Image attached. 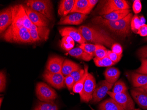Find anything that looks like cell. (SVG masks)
<instances>
[{
  "label": "cell",
  "mask_w": 147,
  "mask_h": 110,
  "mask_svg": "<svg viewBox=\"0 0 147 110\" xmlns=\"http://www.w3.org/2000/svg\"><path fill=\"white\" fill-rule=\"evenodd\" d=\"M61 46L63 50L69 52L74 49L75 40L69 36H64L61 40Z\"/></svg>",
  "instance_id": "28"
},
{
  "label": "cell",
  "mask_w": 147,
  "mask_h": 110,
  "mask_svg": "<svg viewBox=\"0 0 147 110\" xmlns=\"http://www.w3.org/2000/svg\"><path fill=\"white\" fill-rule=\"evenodd\" d=\"M34 110H38V109H36V108H35V109H34Z\"/></svg>",
  "instance_id": "53"
},
{
  "label": "cell",
  "mask_w": 147,
  "mask_h": 110,
  "mask_svg": "<svg viewBox=\"0 0 147 110\" xmlns=\"http://www.w3.org/2000/svg\"><path fill=\"white\" fill-rule=\"evenodd\" d=\"M141 66L136 71V72L147 75V59H141Z\"/></svg>",
  "instance_id": "35"
},
{
  "label": "cell",
  "mask_w": 147,
  "mask_h": 110,
  "mask_svg": "<svg viewBox=\"0 0 147 110\" xmlns=\"http://www.w3.org/2000/svg\"><path fill=\"white\" fill-rule=\"evenodd\" d=\"M81 68L78 64L69 59H65L63 65L61 73L64 77L70 75L71 73Z\"/></svg>",
  "instance_id": "24"
},
{
  "label": "cell",
  "mask_w": 147,
  "mask_h": 110,
  "mask_svg": "<svg viewBox=\"0 0 147 110\" xmlns=\"http://www.w3.org/2000/svg\"><path fill=\"white\" fill-rule=\"evenodd\" d=\"M29 30L32 43L45 41L48 39L50 30L47 26H38L33 24Z\"/></svg>",
  "instance_id": "10"
},
{
  "label": "cell",
  "mask_w": 147,
  "mask_h": 110,
  "mask_svg": "<svg viewBox=\"0 0 147 110\" xmlns=\"http://www.w3.org/2000/svg\"><path fill=\"white\" fill-rule=\"evenodd\" d=\"M6 86V78L4 72L1 71L0 72V91H5Z\"/></svg>",
  "instance_id": "37"
},
{
  "label": "cell",
  "mask_w": 147,
  "mask_h": 110,
  "mask_svg": "<svg viewBox=\"0 0 147 110\" xmlns=\"http://www.w3.org/2000/svg\"><path fill=\"white\" fill-rule=\"evenodd\" d=\"M130 92L137 104L143 109L147 110V94L136 88L131 90Z\"/></svg>",
  "instance_id": "18"
},
{
  "label": "cell",
  "mask_w": 147,
  "mask_h": 110,
  "mask_svg": "<svg viewBox=\"0 0 147 110\" xmlns=\"http://www.w3.org/2000/svg\"><path fill=\"white\" fill-rule=\"evenodd\" d=\"M3 97H1L0 98V105H1V104H2V101H3Z\"/></svg>",
  "instance_id": "49"
},
{
  "label": "cell",
  "mask_w": 147,
  "mask_h": 110,
  "mask_svg": "<svg viewBox=\"0 0 147 110\" xmlns=\"http://www.w3.org/2000/svg\"><path fill=\"white\" fill-rule=\"evenodd\" d=\"M131 12L130 9L119 10L102 16V18L109 20H118L125 18Z\"/></svg>",
  "instance_id": "22"
},
{
  "label": "cell",
  "mask_w": 147,
  "mask_h": 110,
  "mask_svg": "<svg viewBox=\"0 0 147 110\" xmlns=\"http://www.w3.org/2000/svg\"><path fill=\"white\" fill-rule=\"evenodd\" d=\"M127 87L125 83L122 80H119L115 84L114 87L112 89V92L115 94L121 93L127 91Z\"/></svg>",
  "instance_id": "29"
},
{
  "label": "cell",
  "mask_w": 147,
  "mask_h": 110,
  "mask_svg": "<svg viewBox=\"0 0 147 110\" xmlns=\"http://www.w3.org/2000/svg\"><path fill=\"white\" fill-rule=\"evenodd\" d=\"M99 110H125L112 98L101 103L98 106Z\"/></svg>",
  "instance_id": "25"
},
{
  "label": "cell",
  "mask_w": 147,
  "mask_h": 110,
  "mask_svg": "<svg viewBox=\"0 0 147 110\" xmlns=\"http://www.w3.org/2000/svg\"><path fill=\"white\" fill-rule=\"evenodd\" d=\"M101 61L103 67H111L115 64V63L113 62L107 56L101 59Z\"/></svg>",
  "instance_id": "42"
},
{
  "label": "cell",
  "mask_w": 147,
  "mask_h": 110,
  "mask_svg": "<svg viewBox=\"0 0 147 110\" xmlns=\"http://www.w3.org/2000/svg\"><path fill=\"white\" fill-rule=\"evenodd\" d=\"M24 8L29 19L33 24L38 26H49V20L45 16L26 6L24 5Z\"/></svg>",
  "instance_id": "13"
},
{
  "label": "cell",
  "mask_w": 147,
  "mask_h": 110,
  "mask_svg": "<svg viewBox=\"0 0 147 110\" xmlns=\"http://www.w3.org/2000/svg\"><path fill=\"white\" fill-rule=\"evenodd\" d=\"M83 49L85 52L91 55L92 57L95 56V54L97 48V45L92 44L85 43L80 45L79 47Z\"/></svg>",
  "instance_id": "30"
},
{
  "label": "cell",
  "mask_w": 147,
  "mask_h": 110,
  "mask_svg": "<svg viewBox=\"0 0 147 110\" xmlns=\"http://www.w3.org/2000/svg\"><path fill=\"white\" fill-rule=\"evenodd\" d=\"M111 51L119 55H122L123 53V48L118 43H115L113 45L111 48Z\"/></svg>",
  "instance_id": "40"
},
{
  "label": "cell",
  "mask_w": 147,
  "mask_h": 110,
  "mask_svg": "<svg viewBox=\"0 0 147 110\" xmlns=\"http://www.w3.org/2000/svg\"><path fill=\"white\" fill-rule=\"evenodd\" d=\"M13 21L12 24L24 26L30 30L33 25L26 12L24 5H16L12 6Z\"/></svg>",
  "instance_id": "5"
},
{
  "label": "cell",
  "mask_w": 147,
  "mask_h": 110,
  "mask_svg": "<svg viewBox=\"0 0 147 110\" xmlns=\"http://www.w3.org/2000/svg\"><path fill=\"white\" fill-rule=\"evenodd\" d=\"M94 62L95 64L97 67H102V63H101V59L97 58L95 57L93 59Z\"/></svg>",
  "instance_id": "45"
},
{
  "label": "cell",
  "mask_w": 147,
  "mask_h": 110,
  "mask_svg": "<svg viewBox=\"0 0 147 110\" xmlns=\"http://www.w3.org/2000/svg\"><path fill=\"white\" fill-rule=\"evenodd\" d=\"M58 107L57 105H56V104H54V105H53V106L52 107V108H51L50 110H58Z\"/></svg>",
  "instance_id": "48"
},
{
  "label": "cell",
  "mask_w": 147,
  "mask_h": 110,
  "mask_svg": "<svg viewBox=\"0 0 147 110\" xmlns=\"http://www.w3.org/2000/svg\"><path fill=\"white\" fill-rule=\"evenodd\" d=\"M64 82L69 90H71V89H73V88L76 83L73 78L71 75L65 77Z\"/></svg>",
  "instance_id": "38"
},
{
  "label": "cell",
  "mask_w": 147,
  "mask_h": 110,
  "mask_svg": "<svg viewBox=\"0 0 147 110\" xmlns=\"http://www.w3.org/2000/svg\"><path fill=\"white\" fill-rule=\"evenodd\" d=\"M36 93L37 98L42 102H54L57 97L55 90L44 82H39L36 85Z\"/></svg>",
  "instance_id": "7"
},
{
  "label": "cell",
  "mask_w": 147,
  "mask_h": 110,
  "mask_svg": "<svg viewBox=\"0 0 147 110\" xmlns=\"http://www.w3.org/2000/svg\"><path fill=\"white\" fill-rule=\"evenodd\" d=\"M6 42L19 44L32 43L29 30L24 26L11 24L1 35Z\"/></svg>",
  "instance_id": "3"
},
{
  "label": "cell",
  "mask_w": 147,
  "mask_h": 110,
  "mask_svg": "<svg viewBox=\"0 0 147 110\" xmlns=\"http://www.w3.org/2000/svg\"><path fill=\"white\" fill-rule=\"evenodd\" d=\"M137 89H138L139 90L143 92H145L146 94H147V84L144 85V86H142L140 87L139 88H136Z\"/></svg>",
  "instance_id": "46"
},
{
  "label": "cell",
  "mask_w": 147,
  "mask_h": 110,
  "mask_svg": "<svg viewBox=\"0 0 147 110\" xmlns=\"http://www.w3.org/2000/svg\"><path fill=\"white\" fill-rule=\"evenodd\" d=\"M144 41L145 42H147V36L145 38V39H144Z\"/></svg>",
  "instance_id": "50"
},
{
  "label": "cell",
  "mask_w": 147,
  "mask_h": 110,
  "mask_svg": "<svg viewBox=\"0 0 147 110\" xmlns=\"http://www.w3.org/2000/svg\"><path fill=\"white\" fill-rule=\"evenodd\" d=\"M106 81L111 84H114L119 77L120 72L117 68L109 67L105 72Z\"/></svg>",
  "instance_id": "23"
},
{
  "label": "cell",
  "mask_w": 147,
  "mask_h": 110,
  "mask_svg": "<svg viewBox=\"0 0 147 110\" xmlns=\"http://www.w3.org/2000/svg\"><path fill=\"white\" fill-rule=\"evenodd\" d=\"M68 53L72 57L80 59L86 61H90L93 57L91 55L85 52L80 47L74 48L68 52Z\"/></svg>",
  "instance_id": "26"
},
{
  "label": "cell",
  "mask_w": 147,
  "mask_h": 110,
  "mask_svg": "<svg viewBox=\"0 0 147 110\" xmlns=\"http://www.w3.org/2000/svg\"><path fill=\"white\" fill-rule=\"evenodd\" d=\"M59 32L62 37L69 36L81 45L86 43V42L78 29L73 27H65L59 30Z\"/></svg>",
  "instance_id": "15"
},
{
  "label": "cell",
  "mask_w": 147,
  "mask_h": 110,
  "mask_svg": "<svg viewBox=\"0 0 147 110\" xmlns=\"http://www.w3.org/2000/svg\"><path fill=\"white\" fill-rule=\"evenodd\" d=\"M26 6L41 13L49 21L53 19V4L49 0H28L25 2Z\"/></svg>",
  "instance_id": "4"
},
{
  "label": "cell",
  "mask_w": 147,
  "mask_h": 110,
  "mask_svg": "<svg viewBox=\"0 0 147 110\" xmlns=\"http://www.w3.org/2000/svg\"><path fill=\"white\" fill-rule=\"evenodd\" d=\"M86 15L81 13H73L72 14L63 17L58 22L59 25H78L81 24L86 19Z\"/></svg>",
  "instance_id": "17"
},
{
  "label": "cell",
  "mask_w": 147,
  "mask_h": 110,
  "mask_svg": "<svg viewBox=\"0 0 147 110\" xmlns=\"http://www.w3.org/2000/svg\"><path fill=\"white\" fill-rule=\"evenodd\" d=\"M91 10L89 6L88 0H76L71 13L77 12L87 15Z\"/></svg>",
  "instance_id": "19"
},
{
  "label": "cell",
  "mask_w": 147,
  "mask_h": 110,
  "mask_svg": "<svg viewBox=\"0 0 147 110\" xmlns=\"http://www.w3.org/2000/svg\"><path fill=\"white\" fill-rule=\"evenodd\" d=\"M98 1L97 0H88L89 6L90 9L92 10L93 7L96 5V4L98 3Z\"/></svg>",
  "instance_id": "44"
},
{
  "label": "cell",
  "mask_w": 147,
  "mask_h": 110,
  "mask_svg": "<svg viewBox=\"0 0 147 110\" xmlns=\"http://www.w3.org/2000/svg\"><path fill=\"white\" fill-rule=\"evenodd\" d=\"M43 77L46 82L57 89H61L65 86V77L61 73H52L45 70Z\"/></svg>",
  "instance_id": "12"
},
{
  "label": "cell",
  "mask_w": 147,
  "mask_h": 110,
  "mask_svg": "<svg viewBox=\"0 0 147 110\" xmlns=\"http://www.w3.org/2000/svg\"><path fill=\"white\" fill-rule=\"evenodd\" d=\"M84 69H85V72L83 77L78 82L75 83V85L73 88V91L75 93H79L80 94L82 92L85 81H86V78L89 74L88 73V66L87 65H85V67H84Z\"/></svg>",
  "instance_id": "27"
},
{
  "label": "cell",
  "mask_w": 147,
  "mask_h": 110,
  "mask_svg": "<svg viewBox=\"0 0 147 110\" xmlns=\"http://www.w3.org/2000/svg\"><path fill=\"white\" fill-rule=\"evenodd\" d=\"M90 108H91V109H92V110H93V109H92V108L91 107H90Z\"/></svg>",
  "instance_id": "52"
},
{
  "label": "cell",
  "mask_w": 147,
  "mask_h": 110,
  "mask_svg": "<svg viewBox=\"0 0 147 110\" xmlns=\"http://www.w3.org/2000/svg\"><path fill=\"white\" fill-rule=\"evenodd\" d=\"M142 9L141 1L139 0H135L133 3V10L135 14H138L141 12Z\"/></svg>",
  "instance_id": "39"
},
{
  "label": "cell",
  "mask_w": 147,
  "mask_h": 110,
  "mask_svg": "<svg viewBox=\"0 0 147 110\" xmlns=\"http://www.w3.org/2000/svg\"><path fill=\"white\" fill-rule=\"evenodd\" d=\"M108 50L104 45H97V48L95 54V57L99 59H102L107 56Z\"/></svg>",
  "instance_id": "32"
},
{
  "label": "cell",
  "mask_w": 147,
  "mask_h": 110,
  "mask_svg": "<svg viewBox=\"0 0 147 110\" xmlns=\"http://www.w3.org/2000/svg\"><path fill=\"white\" fill-rule=\"evenodd\" d=\"M96 86L95 78L92 74H88L85 81L82 92L79 94L81 101L88 103L91 101L93 92Z\"/></svg>",
  "instance_id": "8"
},
{
  "label": "cell",
  "mask_w": 147,
  "mask_h": 110,
  "mask_svg": "<svg viewBox=\"0 0 147 110\" xmlns=\"http://www.w3.org/2000/svg\"><path fill=\"white\" fill-rule=\"evenodd\" d=\"M140 18V22H141V25H143L145 24V22H146V20H145V18L144 17V16H141L139 17Z\"/></svg>",
  "instance_id": "47"
},
{
  "label": "cell",
  "mask_w": 147,
  "mask_h": 110,
  "mask_svg": "<svg viewBox=\"0 0 147 110\" xmlns=\"http://www.w3.org/2000/svg\"><path fill=\"white\" fill-rule=\"evenodd\" d=\"M138 55L141 59H147V45L139 49Z\"/></svg>",
  "instance_id": "41"
},
{
  "label": "cell",
  "mask_w": 147,
  "mask_h": 110,
  "mask_svg": "<svg viewBox=\"0 0 147 110\" xmlns=\"http://www.w3.org/2000/svg\"><path fill=\"white\" fill-rule=\"evenodd\" d=\"M138 34H139L142 37H147V25L144 24L140 27Z\"/></svg>",
  "instance_id": "43"
},
{
  "label": "cell",
  "mask_w": 147,
  "mask_h": 110,
  "mask_svg": "<svg viewBox=\"0 0 147 110\" xmlns=\"http://www.w3.org/2000/svg\"><path fill=\"white\" fill-rule=\"evenodd\" d=\"M134 110H140V109H134Z\"/></svg>",
  "instance_id": "51"
},
{
  "label": "cell",
  "mask_w": 147,
  "mask_h": 110,
  "mask_svg": "<svg viewBox=\"0 0 147 110\" xmlns=\"http://www.w3.org/2000/svg\"><path fill=\"white\" fill-rule=\"evenodd\" d=\"M133 17V14L129 13L125 18L118 20H109L97 16L92 20V24L103 28H107L114 33L116 35L125 38L130 36L131 34L130 23Z\"/></svg>",
  "instance_id": "1"
},
{
  "label": "cell",
  "mask_w": 147,
  "mask_h": 110,
  "mask_svg": "<svg viewBox=\"0 0 147 110\" xmlns=\"http://www.w3.org/2000/svg\"><path fill=\"white\" fill-rule=\"evenodd\" d=\"M100 5L98 11L100 16L105 15L113 11L119 10L129 9L130 6L127 1L125 0H109L104 1Z\"/></svg>",
  "instance_id": "6"
},
{
  "label": "cell",
  "mask_w": 147,
  "mask_h": 110,
  "mask_svg": "<svg viewBox=\"0 0 147 110\" xmlns=\"http://www.w3.org/2000/svg\"><path fill=\"white\" fill-rule=\"evenodd\" d=\"M64 59L58 56L50 57L46 64V71L52 73H61Z\"/></svg>",
  "instance_id": "16"
},
{
  "label": "cell",
  "mask_w": 147,
  "mask_h": 110,
  "mask_svg": "<svg viewBox=\"0 0 147 110\" xmlns=\"http://www.w3.org/2000/svg\"><path fill=\"white\" fill-rule=\"evenodd\" d=\"M85 69L80 68L78 70H76L73 72L70 75L73 78L75 82L76 83L83 77L85 74Z\"/></svg>",
  "instance_id": "34"
},
{
  "label": "cell",
  "mask_w": 147,
  "mask_h": 110,
  "mask_svg": "<svg viewBox=\"0 0 147 110\" xmlns=\"http://www.w3.org/2000/svg\"><path fill=\"white\" fill-rule=\"evenodd\" d=\"M86 41L111 48L116 43L106 30L98 26H82L78 28Z\"/></svg>",
  "instance_id": "2"
},
{
  "label": "cell",
  "mask_w": 147,
  "mask_h": 110,
  "mask_svg": "<svg viewBox=\"0 0 147 110\" xmlns=\"http://www.w3.org/2000/svg\"><path fill=\"white\" fill-rule=\"evenodd\" d=\"M54 104V102H39L38 103L35 108L38 110H50Z\"/></svg>",
  "instance_id": "33"
},
{
  "label": "cell",
  "mask_w": 147,
  "mask_h": 110,
  "mask_svg": "<svg viewBox=\"0 0 147 110\" xmlns=\"http://www.w3.org/2000/svg\"><path fill=\"white\" fill-rule=\"evenodd\" d=\"M12 21V6H11L2 10L0 12V33L1 35L11 25Z\"/></svg>",
  "instance_id": "14"
},
{
  "label": "cell",
  "mask_w": 147,
  "mask_h": 110,
  "mask_svg": "<svg viewBox=\"0 0 147 110\" xmlns=\"http://www.w3.org/2000/svg\"><path fill=\"white\" fill-rule=\"evenodd\" d=\"M113 85L114 84L109 83L106 80L100 82L93 92L92 103H96L103 100L108 94V92L111 89Z\"/></svg>",
  "instance_id": "11"
},
{
  "label": "cell",
  "mask_w": 147,
  "mask_h": 110,
  "mask_svg": "<svg viewBox=\"0 0 147 110\" xmlns=\"http://www.w3.org/2000/svg\"><path fill=\"white\" fill-rule=\"evenodd\" d=\"M107 57H109V58L114 63H116L119 62V61L121 59L122 55H119L115 53H114L111 51L108 50L107 53Z\"/></svg>",
  "instance_id": "36"
},
{
  "label": "cell",
  "mask_w": 147,
  "mask_h": 110,
  "mask_svg": "<svg viewBox=\"0 0 147 110\" xmlns=\"http://www.w3.org/2000/svg\"><path fill=\"white\" fill-rule=\"evenodd\" d=\"M142 26V25L140 20V18L137 15H135L132 17L131 20V23H130V27H131V30L134 32L135 34H137L139 29L140 27Z\"/></svg>",
  "instance_id": "31"
},
{
  "label": "cell",
  "mask_w": 147,
  "mask_h": 110,
  "mask_svg": "<svg viewBox=\"0 0 147 110\" xmlns=\"http://www.w3.org/2000/svg\"><path fill=\"white\" fill-rule=\"evenodd\" d=\"M75 0H62L60 1L59 5L58 13L59 15L63 17L67 16L73 8Z\"/></svg>",
  "instance_id": "20"
},
{
  "label": "cell",
  "mask_w": 147,
  "mask_h": 110,
  "mask_svg": "<svg viewBox=\"0 0 147 110\" xmlns=\"http://www.w3.org/2000/svg\"><path fill=\"white\" fill-rule=\"evenodd\" d=\"M132 85L135 88H139L147 84V75L137 72H133L130 75Z\"/></svg>",
  "instance_id": "21"
},
{
  "label": "cell",
  "mask_w": 147,
  "mask_h": 110,
  "mask_svg": "<svg viewBox=\"0 0 147 110\" xmlns=\"http://www.w3.org/2000/svg\"><path fill=\"white\" fill-rule=\"evenodd\" d=\"M108 94L125 110H134L135 104L127 91L118 94L109 91Z\"/></svg>",
  "instance_id": "9"
}]
</instances>
